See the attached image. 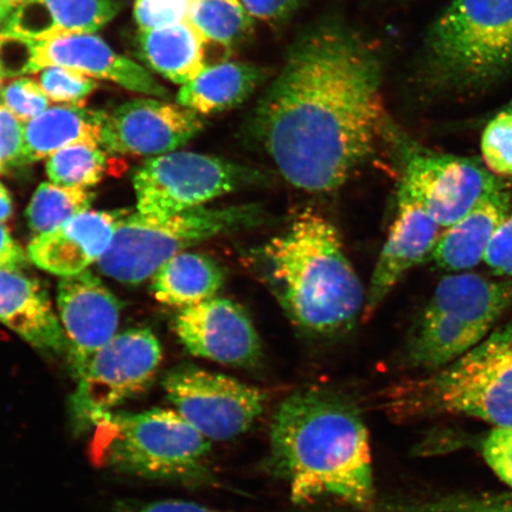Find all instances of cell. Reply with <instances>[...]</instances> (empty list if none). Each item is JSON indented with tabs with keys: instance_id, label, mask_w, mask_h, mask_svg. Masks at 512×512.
Segmentation results:
<instances>
[{
	"instance_id": "cell-1",
	"label": "cell",
	"mask_w": 512,
	"mask_h": 512,
	"mask_svg": "<svg viewBox=\"0 0 512 512\" xmlns=\"http://www.w3.org/2000/svg\"><path fill=\"white\" fill-rule=\"evenodd\" d=\"M380 51L338 23L307 30L248 121V133L300 190L342 187L394 130Z\"/></svg>"
},
{
	"instance_id": "cell-2",
	"label": "cell",
	"mask_w": 512,
	"mask_h": 512,
	"mask_svg": "<svg viewBox=\"0 0 512 512\" xmlns=\"http://www.w3.org/2000/svg\"><path fill=\"white\" fill-rule=\"evenodd\" d=\"M267 464L293 503L332 498L366 512L377 503L368 428L355 403L331 390H299L281 403Z\"/></svg>"
},
{
	"instance_id": "cell-3",
	"label": "cell",
	"mask_w": 512,
	"mask_h": 512,
	"mask_svg": "<svg viewBox=\"0 0 512 512\" xmlns=\"http://www.w3.org/2000/svg\"><path fill=\"white\" fill-rule=\"evenodd\" d=\"M248 259L305 334H342L363 313L367 294L334 224L322 215L305 211L284 232L252 249Z\"/></svg>"
},
{
	"instance_id": "cell-4",
	"label": "cell",
	"mask_w": 512,
	"mask_h": 512,
	"mask_svg": "<svg viewBox=\"0 0 512 512\" xmlns=\"http://www.w3.org/2000/svg\"><path fill=\"white\" fill-rule=\"evenodd\" d=\"M384 408L399 422L459 415L512 427V320L444 368L390 389Z\"/></svg>"
},
{
	"instance_id": "cell-5",
	"label": "cell",
	"mask_w": 512,
	"mask_h": 512,
	"mask_svg": "<svg viewBox=\"0 0 512 512\" xmlns=\"http://www.w3.org/2000/svg\"><path fill=\"white\" fill-rule=\"evenodd\" d=\"M92 462L125 475L195 483L208 477L211 441L175 409L110 413L96 422Z\"/></svg>"
},
{
	"instance_id": "cell-6",
	"label": "cell",
	"mask_w": 512,
	"mask_h": 512,
	"mask_svg": "<svg viewBox=\"0 0 512 512\" xmlns=\"http://www.w3.org/2000/svg\"><path fill=\"white\" fill-rule=\"evenodd\" d=\"M512 66V0H452L427 35L433 85L484 86Z\"/></svg>"
},
{
	"instance_id": "cell-7",
	"label": "cell",
	"mask_w": 512,
	"mask_h": 512,
	"mask_svg": "<svg viewBox=\"0 0 512 512\" xmlns=\"http://www.w3.org/2000/svg\"><path fill=\"white\" fill-rule=\"evenodd\" d=\"M258 204L219 209H190L171 216L136 213L117 223L110 248L99 260L100 271L128 285L155 277L166 262L189 247L217 235L258 226L264 221Z\"/></svg>"
},
{
	"instance_id": "cell-8",
	"label": "cell",
	"mask_w": 512,
	"mask_h": 512,
	"mask_svg": "<svg viewBox=\"0 0 512 512\" xmlns=\"http://www.w3.org/2000/svg\"><path fill=\"white\" fill-rule=\"evenodd\" d=\"M512 306V280L475 273L440 281L408 344L409 366L438 370L477 347Z\"/></svg>"
},
{
	"instance_id": "cell-9",
	"label": "cell",
	"mask_w": 512,
	"mask_h": 512,
	"mask_svg": "<svg viewBox=\"0 0 512 512\" xmlns=\"http://www.w3.org/2000/svg\"><path fill=\"white\" fill-rule=\"evenodd\" d=\"M267 181L258 169L226 159L195 152H170L140 166L133 185L139 213L171 216Z\"/></svg>"
},
{
	"instance_id": "cell-10",
	"label": "cell",
	"mask_w": 512,
	"mask_h": 512,
	"mask_svg": "<svg viewBox=\"0 0 512 512\" xmlns=\"http://www.w3.org/2000/svg\"><path fill=\"white\" fill-rule=\"evenodd\" d=\"M162 347L149 329L115 335L88 362L70 399V412L78 430L96 422L123 403L145 392L155 380Z\"/></svg>"
},
{
	"instance_id": "cell-11",
	"label": "cell",
	"mask_w": 512,
	"mask_h": 512,
	"mask_svg": "<svg viewBox=\"0 0 512 512\" xmlns=\"http://www.w3.org/2000/svg\"><path fill=\"white\" fill-rule=\"evenodd\" d=\"M163 388L175 411L210 441L246 433L265 408L259 388L194 364L170 370Z\"/></svg>"
},
{
	"instance_id": "cell-12",
	"label": "cell",
	"mask_w": 512,
	"mask_h": 512,
	"mask_svg": "<svg viewBox=\"0 0 512 512\" xmlns=\"http://www.w3.org/2000/svg\"><path fill=\"white\" fill-rule=\"evenodd\" d=\"M402 145L401 182L443 229L469 213L485 196L505 184L475 159L439 155Z\"/></svg>"
},
{
	"instance_id": "cell-13",
	"label": "cell",
	"mask_w": 512,
	"mask_h": 512,
	"mask_svg": "<svg viewBox=\"0 0 512 512\" xmlns=\"http://www.w3.org/2000/svg\"><path fill=\"white\" fill-rule=\"evenodd\" d=\"M204 126L201 114L181 105L137 99L105 112L101 146L112 155L162 156L190 142Z\"/></svg>"
},
{
	"instance_id": "cell-14",
	"label": "cell",
	"mask_w": 512,
	"mask_h": 512,
	"mask_svg": "<svg viewBox=\"0 0 512 512\" xmlns=\"http://www.w3.org/2000/svg\"><path fill=\"white\" fill-rule=\"evenodd\" d=\"M174 330L191 355L223 366L255 368L264 357L251 317L227 298L214 297L185 307L175 319Z\"/></svg>"
},
{
	"instance_id": "cell-15",
	"label": "cell",
	"mask_w": 512,
	"mask_h": 512,
	"mask_svg": "<svg viewBox=\"0 0 512 512\" xmlns=\"http://www.w3.org/2000/svg\"><path fill=\"white\" fill-rule=\"evenodd\" d=\"M59 311L70 369L76 379L89 361L118 330V299L92 272L63 277L59 283Z\"/></svg>"
},
{
	"instance_id": "cell-16",
	"label": "cell",
	"mask_w": 512,
	"mask_h": 512,
	"mask_svg": "<svg viewBox=\"0 0 512 512\" xmlns=\"http://www.w3.org/2000/svg\"><path fill=\"white\" fill-rule=\"evenodd\" d=\"M32 41V40H31ZM49 66L78 70L91 78L118 83L127 91L168 99L169 91L145 67L121 56L94 34L32 41L29 74Z\"/></svg>"
},
{
	"instance_id": "cell-17",
	"label": "cell",
	"mask_w": 512,
	"mask_h": 512,
	"mask_svg": "<svg viewBox=\"0 0 512 512\" xmlns=\"http://www.w3.org/2000/svg\"><path fill=\"white\" fill-rule=\"evenodd\" d=\"M441 228L422 204L400 184L398 214L377 260L363 316L368 320L408 271L431 256Z\"/></svg>"
},
{
	"instance_id": "cell-18",
	"label": "cell",
	"mask_w": 512,
	"mask_h": 512,
	"mask_svg": "<svg viewBox=\"0 0 512 512\" xmlns=\"http://www.w3.org/2000/svg\"><path fill=\"white\" fill-rule=\"evenodd\" d=\"M126 210L86 211L53 232L29 243L28 256L41 270L69 277L99 262L113 241L115 227Z\"/></svg>"
},
{
	"instance_id": "cell-19",
	"label": "cell",
	"mask_w": 512,
	"mask_h": 512,
	"mask_svg": "<svg viewBox=\"0 0 512 512\" xmlns=\"http://www.w3.org/2000/svg\"><path fill=\"white\" fill-rule=\"evenodd\" d=\"M0 323L37 350L54 354L67 350L46 290L18 268L0 267Z\"/></svg>"
},
{
	"instance_id": "cell-20",
	"label": "cell",
	"mask_w": 512,
	"mask_h": 512,
	"mask_svg": "<svg viewBox=\"0 0 512 512\" xmlns=\"http://www.w3.org/2000/svg\"><path fill=\"white\" fill-rule=\"evenodd\" d=\"M124 6V0H28L18 6L2 34L32 41L95 34Z\"/></svg>"
},
{
	"instance_id": "cell-21",
	"label": "cell",
	"mask_w": 512,
	"mask_h": 512,
	"mask_svg": "<svg viewBox=\"0 0 512 512\" xmlns=\"http://www.w3.org/2000/svg\"><path fill=\"white\" fill-rule=\"evenodd\" d=\"M510 208L511 196L507 188L485 196L463 219L441 234L431 255L435 265L450 272H462L476 267L484 260Z\"/></svg>"
},
{
	"instance_id": "cell-22",
	"label": "cell",
	"mask_w": 512,
	"mask_h": 512,
	"mask_svg": "<svg viewBox=\"0 0 512 512\" xmlns=\"http://www.w3.org/2000/svg\"><path fill=\"white\" fill-rule=\"evenodd\" d=\"M105 112L83 106H54L24 125L23 163L49 158L74 144L101 145Z\"/></svg>"
},
{
	"instance_id": "cell-23",
	"label": "cell",
	"mask_w": 512,
	"mask_h": 512,
	"mask_svg": "<svg viewBox=\"0 0 512 512\" xmlns=\"http://www.w3.org/2000/svg\"><path fill=\"white\" fill-rule=\"evenodd\" d=\"M206 43L190 21L140 31L138 35L142 60L178 85H187L207 68Z\"/></svg>"
},
{
	"instance_id": "cell-24",
	"label": "cell",
	"mask_w": 512,
	"mask_h": 512,
	"mask_svg": "<svg viewBox=\"0 0 512 512\" xmlns=\"http://www.w3.org/2000/svg\"><path fill=\"white\" fill-rule=\"evenodd\" d=\"M264 78V70L251 63L215 64L183 85L177 102L201 115L229 111L251 98Z\"/></svg>"
},
{
	"instance_id": "cell-25",
	"label": "cell",
	"mask_w": 512,
	"mask_h": 512,
	"mask_svg": "<svg viewBox=\"0 0 512 512\" xmlns=\"http://www.w3.org/2000/svg\"><path fill=\"white\" fill-rule=\"evenodd\" d=\"M224 284V271L210 256L184 252L172 258L153 277L158 302L189 307L214 298Z\"/></svg>"
},
{
	"instance_id": "cell-26",
	"label": "cell",
	"mask_w": 512,
	"mask_h": 512,
	"mask_svg": "<svg viewBox=\"0 0 512 512\" xmlns=\"http://www.w3.org/2000/svg\"><path fill=\"white\" fill-rule=\"evenodd\" d=\"M189 21L207 43L224 48L239 46L253 30V18L241 0H194Z\"/></svg>"
},
{
	"instance_id": "cell-27",
	"label": "cell",
	"mask_w": 512,
	"mask_h": 512,
	"mask_svg": "<svg viewBox=\"0 0 512 512\" xmlns=\"http://www.w3.org/2000/svg\"><path fill=\"white\" fill-rule=\"evenodd\" d=\"M93 201L92 191L43 183L32 196L27 210L30 229L36 236L53 232L75 216L86 213Z\"/></svg>"
},
{
	"instance_id": "cell-28",
	"label": "cell",
	"mask_w": 512,
	"mask_h": 512,
	"mask_svg": "<svg viewBox=\"0 0 512 512\" xmlns=\"http://www.w3.org/2000/svg\"><path fill=\"white\" fill-rule=\"evenodd\" d=\"M107 165V157L99 147L74 144L51 155L46 169L51 183L86 189L104 178Z\"/></svg>"
},
{
	"instance_id": "cell-29",
	"label": "cell",
	"mask_w": 512,
	"mask_h": 512,
	"mask_svg": "<svg viewBox=\"0 0 512 512\" xmlns=\"http://www.w3.org/2000/svg\"><path fill=\"white\" fill-rule=\"evenodd\" d=\"M389 512H512V491L396 499Z\"/></svg>"
},
{
	"instance_id": "cell-30",
	"label": "cell",
	"mask_w": 512,
	"mask_h": 512,
	"mask_svg": "<svg viewBox=\"0 0 512 512\" xmlns=\"http://www.w3.org/2000/svg\"><path fill=\"white\" fill-rule=\"evenodd\" d=\"M35 74L49 100L60 104L82 106L83 101L98 88V83L91 76L66 67L49 66Z\"/></svg>"
},
{
	"instance_id": "cell-31",
	"label": "cell",
	"mask_w": 512,
	"mask_h": 512,
	"mask_svg": "<svg viewBox=\"0 0 512 512\" xmlns=\"http://www.w3.org/2000/svg\"><path fill=\"white\" fill-rule=\"evenodd\" d=\"M482 155L486 168L496 176L512 177V107L496 115L485 127Z\"/></svg>"
},
{
	"instance_id": "cell-32",
	"label": "cell",
	"mask_w": 512,
	"mask_h": 512,
	"mask_svg": "<svg viewBox=\"0 0 512 512\" xmlns=\"http://www.w3.org/2000/svg\"><path fill=\"white\" fill-rule=\"evenodd\" d=\"M0 105L8 108L25 124L47 111L50 101L37 80L19 78L3 87Z\"/></svg>"
},
{
	"instance_id": "cell-33",
	"label": "cell",
	"mask_w": 512,
	"mask_h": 512,
	"mask_svg": "<svg viewBox=\"0 0 512 512\" xmlns=\"http://www.w3.org/2000/svg\"><path fill=\"white\" fill-rule=\"evenodd\" d=\"M194 0H136L134 19L140 31L189 21Z\"/></svg>"
},
{
	"instance_id": "cell-34",
	"label": "cell",
	"mask_w": 512,
	"mask_h": 512,
	"mask_svg": "<svg viewBox=\"0 0 512 512\" xmlns=\"http://www.w3.org/2000/svg\"><path fill=\"white\" fill-rule=\"evenodd\" d=\"M486 465L512 491V427H494L482 444Z\"/></svg>"
},
{
	"instance_id": "cell-35",
	"label": "cell",
	"mask_w": 512,
	"mask_h": 512,
	"mask_svg": "<svg viewBox=\"0 0 512 512\" xmlns=\"http://www.w3.org/2000/svg\"><path fill=\"white\" fill-rule=\"evenodd\" d=\"M24 123L0 105V168L23 164Z\"/></svg>"
},
{
	"instance_id": "cell-36",
	"label": "cell",
	"mask_w": 512,
	"mask_h": 512,
	"mask_svg": "<svg viewBox=\"0 0 512 512\" xmlns=\"http://www.w3.org/2000/svg\"><path fill=\"white\" fill-rule=\"evenodd\" d=\"M484 261L492 272L512 277V211L499 226Z\"/></svg>"
},
{
	"instance_id": "cell-37",
	"label": "cell",
	"mask_w": 512,
	"mask_h": 512,
	"mask_svg": "<svg viewBox=\"0 0 512 512\" xmlns=\"http://www.w3.org/2000/svg\"><path fill=\"white\" fill-rule=\"evenodd\" d=\"M253 19L267 23H280L290 18L304 0H241Z\"/></svg>"
},
{
	"instance_id": "cell-38",
	"label": "cell",
	"mask_w": 512,
	"mask_h": 512,
	"mask_svg": "<svg viewBox=\"0 0 512 512\" xmlns=\"http://www.w3.org/2000/svg\"><path fill=\"white\" fill-rule=\"evenodd\" d=\"M114 512H226L204 505L179 499H166L157 502H120L115 505Z\"/></svg>"
},
{
	"instance_id": "cell-39",
	"label": "cell",
	"mask_w": 512,
	"mask_h": 512,
	"mask_svg": "<svg viewBox=\"0 0 512 512\" xmlns=\"http://www.w3.org/2000/svg\"><path fill=\"white\" fill-rule=\"evenodd\" d=\"M25 262L21 246L12 238L9 230L0 222V267L18 268Z\"/></svg>"
},
{
	"instance_id": "cell-40",
	"label": "cell",
	"mask_w": 512,
	"mask_h": 512,
	"mask_svg": "<svg viewBox=\"0 0 512 512\" xmlns=\"http://www.w3.org/2000/svg\"><path fill=\"white\" fill-rule=\"evenodd\" d=\"M12 200L8 189L0 183V222L9 220L12 215Z\"/></svg>"
},
{
	"instance_id": "cell-41",
	"label": "cell",
	"mask_w": 512,
	"mask_h": 512,
	"mask_svg": "<svg viewBox=\"0 0 512 512\" xmlns=\"http://www.w3.org/2000/svg\"><path fill=\"white\" fill-rule=\"evenodd\" d=\"M16 8L8 4L0 3V34H2L6 25H8L12 15L15 14Z\"/></svg>"
},
{
	"instance_id": "cell-42",
	"label": "cell",
	"mask_w": 512,
	"mask_h": 512,
	"mask_svg": "<svg viewBox=\"0 0 512 512\" xmlns=\"http://www.w3.org/2000/svg\"><path fill=\"white\" fill-rule=\"evenodd\" d=\"M25 2H28V0H0V3L8 4L10 6H14V8H18V6H21Z\"/></svg>"
},
{
	"instance_id": "cell-43",
	"label": "cell",
	"mask_w": 512,
	"mask_h": 512,
	"mask_svg": "<svg viewBox=\"0 0 512 512\" xmlns=\"http://www.w3.org/2000/svg\"><path fill=\"white\" fill-rule=\"evenodd\" d=\"M4 78H5V76L3 75L2 72H0V92H2V89H3Z\"/></svg>"
},
{
	"instance_id": "cell-44",
	"label": "cell",
	"mask_w": 512,
	"mask_h": 512,
	"mask_svg": "<svg viewBox=\"0 0 512 512\" xmlns=\"http://www.w3.org/2000/svg\"><path fill=\"white\" fill-rule=\"evenodd\" d=\"M4 170L2 168H0V172H3Z\"/></svg>"
},
{
	"instance_id": "cell-45",
	"label": "cell",
	"mask_w": 512,
	"mask_h": 512,
	"mask_svg": "<svg viewBox=\"0 0 512 512\" xmlns=\"http://www.w3.org/2000/svg\"><path fill=\"white\" fill-rule=\"evenodd\" d=\"M512 107V106H511Z\"/></svg>"
}]
</instances>
